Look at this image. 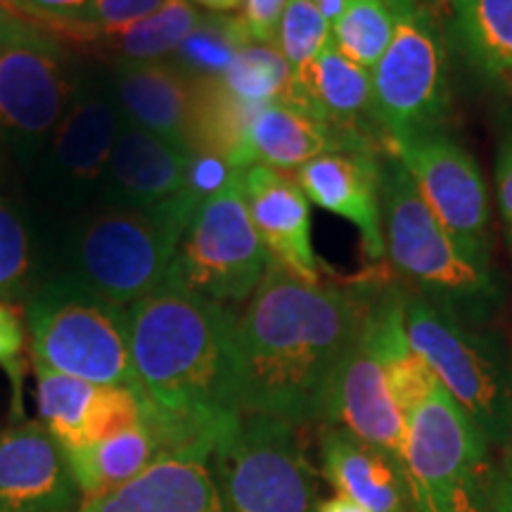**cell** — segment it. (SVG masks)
Segmentation results:
<instances>
[{
    "label": "cell",
    "mask_w": 512,
    "mask_h": 512,
    "mask_svg": "<svg viewBox=\"0 0 512 512\" xmlns=\"http://www.w3.org/2000/svg\"><path fill=\"white\" fill-rule=\"evenodd\" d=\"M145 422L166 453L211 456L242 420L238 316L166 278L128 306Z\"/></svg>",
    "instance_id": "6da1fadb"
},
{
    "label": "cell",
    "mask_w": 512,
    "mask_h": 512,
    "mask_svg": "<svg viewBox=\"0 0 512 512\" xmlns=\"http://www.w3.org/2000/svg\"><path fill=\"white\" fill-rule=\"evenodd\" d=\"M366 309V285L306 283L271 259L238 318L242 413L320 425Z\"/></svg>",
    "instance_id": "7a4b0ae2"
},
{
    "label": "cell",
    "mask_w": 512,
    "mask_h": 512,
    "mask_svg": "<svg viewBox=\"0 0 512 512\" xmlns=\"http://www.w3.org/2000/svg\"><path fill=\"white\" fill-rule=\"evenodd\" d=\"M202 202L185 188L157 207H93L55 223V278L74 280L128 309L169 278Z\"/></svg>",
    "instance_id": "3957f363"
},
{
    "label": "cell",
    "mask_w": 512,
    "mask_h": 512,
    "mask_svg": "<svg viewBox=\"0 0 512 512\" xmlns=\"http://www.w3.org/2000/svg\"><path fill=\"white\" fill-rule=\"evenodd\" d=\"M382 226L389 259L418 294L467 323L486 325L496 316L503 292L494 271L448 238L396 155L382 157Z\"/></svg>",
    "instance_id": "277c9868"
},
{
    "label": "cell",
    "mask_w": 512,
    "mask_h": 512,
    "mask_svg": "<svg viewBox=\"0 0 512 512\" xmlns=\"http://www.w3.org/2000/svg\"><path fill=\"white\" fill-rule=\"evenodd\" d=\"M406 332L441 387L467 413L491 448L512 446V349L486 325L467 323L406 292Z\"/></svg>",
    "instance_id": "5b68a950"
},
{
    "label": "cell",
    "mask_w": 512,
    "mask_h": 512,
    "mask_svg": "<svg viewBox=\"0 0 512 512\" xmlns=\"http://www.w3.org/2000/svg\"><path fill=\"white\" fill-rule=\"evenodd\" d=\"M31 358L79 380L140 394L128 309L69 278H53L24 304Z\"/></svg>",
    "instance_id": "8992f818"
},
{
    "label": "cell",
    "mask_w": 512,
    "mask_h": 512,
    "mask_svg": "<svg viewBox=\"0 0 512 512\" xmlns=\"http://www.w3.org/2000/svg\"><path fill=\"white\" fill-rule=\"evenodd\" d=\"M406 470L413 512H498L489 441L441 382L408 418Z\"/></svg>",
    "instance_id": "52a82bcc"
},
{
    "label": "cell",
    "mask_w": 512,
    "mask_h": 512,
    "mask_svg": "<svg viewBox=\"0 0 512 512\" xmlns=\"http://www.w3.org/2000/svg\"><path fill=\"white\" fill-rule=\"evenodd\" d=\"M119 124L110 67H88L67 114L24 171L36 209L69 219L95 207Z\"/></svg>",
    "instance_id": "ba28073f"
},
{
    "label": "cell",
    "mask_w": 512,
    "mask_h": 512,
    "mask_svg": "<svg viewBox=\"0 0 512 512\" xmlns=\"http://www.w3.org/2000/svg\"><path fill=\"white\" fill-rule=\"evenodd\" d=\"M209 463L228 512L318 510L316 470L290 422L242 413Z\"/></svg>",
    "instance_id": "9c48e42d"
},
{
    "label": "cell",
    "mask_w": 512,
    "mask_h": 512,
    "mask_svg": "<svg viewBox=\"0 0 512 512\" xmlns=\"http://www.w3.org/2000/svg\"><path fill=\"white\" fill-rule=\"evenodd\" d=\"M271 254L249 216L242 169H235L219 192L207 197L185 230L169 278L221 304L252 297Z\"/></svg>",
    "instance_id": "30bf717a"
},
{
    "label": "cell",
    "mask_w": 512,
    "mask_h": 512,
    "mask_svg": "<svg viewBox=\"0 0 512 512\" xmlns=\"http://www.w3.org/2000/svg\"><path fill=\"white\" fill-rule=\"evenodd\" d=\"M86 69L36 27L0 50V138L22 171L67 114Z\"/></svg>",
    "instance_id": "8fae6325"
},
{
    "label": "cell",
    "mask_w": 512,
    "mask_h": 512,
    "mask_svg": "<svg viewBox=\"0 0 512 512\" xmlns=\"http://www.w3.org/2000/svg\"><path fill=\"white\" fill-rule=\"evenodd\" d=\"M396 27L373 69V110L389 145L439 128L448 110V64L432 15L415 0H392Z\"/></svg>",
    "instance_id": "7c38bea8"
},
{
    "label": "cell",
    "mask_w": 512,
    "mask_h": 512,
    "mask_svg": "<svg viewBox=\"0 0 512 512\" xmlns=\"http://www.w3.org/2000/svg\"><path fill=\"white\" fill-rule=\"evenodd\" d=\"M394 155L460 252L491 268L489 190L477 159L441 128L399 140Z\"/></svg>",
    "instance_id": "4fadbf2b"
},
{
    "label": "cell",
    "mask_w": 512,
    "mask_h": 512,
    "mask_svg": "<svg viewBox=\"0 0 512 512\" xmlns=\"http://www.w3.org/2000/svg\"><path fill=\"white\" fill-rule=\"evenodd\" d=\"M280 102L328 128L342 152H375V138L387 140L373 110V72L342 55L332 38L294 72Z\"/></svg>",
    "instance_id": "5bb4252c"
},
{
    "label": "cell",
    "mask_w": 512,
    "mask_h": 512,
    "mask_svg": "<svg viewBox=\"0 0 512 512\" xmlns=\"http://www.w3.org/2000/svg\"><path fill=\"white\" fill-rule=\"evenodd\" d=\"M320 425L347 430L406 465V418L392 399L380 358L363 328V318L332 382Z\"/></svg>",
    "instance_id": "9a60e30c"
},
{
    "label": "cell",
    "mask_w": 512,
    "mask_h": 512,
    "mask_svg": "<svg viewBox=\"0 0 512 512\" xmlns=\"http://www.w3.org/2000/svg\"><path fill=\"white\" fill-rule=\"evenodd\" d=\"M67 453L41 420L0 432V512H79Z\"/></svg>",
    "instance_id": "2e32d148"
},
{
    "label": "cell",
    "mask_w": 512,
    "mask_h": 512,
    "mask_svg": "<svg viewBox=\"0 0 512 512\" xmlns=\"http://www.w3.org/2000/svg\"><path fill=\"white\" fill-rule=\"evenodd\" d=\"M34 368L38 415L64 451L98 444L145 422L143 401L131 389L102 387L38 363Z\"/></svg>",
    "instance_id": "e0dca14e"
},
{
    "label": "cell",
    "mask_w": 512,
    "mask_h": 512,
    "mask_svg": "<svg viewBox=\"0 0 512 512\" xmlns=\"http://www.w3.org/2000/svg\"><path fill=\"white\" fill-rule=\"evenodd\" d=\"M190 162L188 150L145 131L121 114L95 207H157L188 188Z\"/></svg>",
    "instance_id": "ac0fdd59"
},
{
    "label": "cell",
    "mask_w": 512,
    "mask_h": 512,
    "mask_svg": "<svg viewBox=\"0 0 512 512\" xmlns=\"http://www.w3.org/2000/svg\"><path fill=\"white\" fill-rule=\"evenodd\" d=\"M306 200L354 223L370 259L387 254L382 226V157L377 152H330L294 171Z\"/></svg>",
    "instance_id": "d6986e66"
},
{
    "label": "cell",
    "mask_w": 512,
    "mask_h": 512,
    "mask_svg": "<svg viewBox=\"0 0 512 512\" xmlns=\"http://www.w3.org/2000/svg\"><path fill=\"white\" fill-rule=\"evenodd\" d=\"M242 190L256 233L271 259L306 283H320L311 242V202L297 181L271 166L252 164L242 169Z\"/></svg>",
    "instance_id": "ffe728a7"
},
{
    "label": "cell",
    "mask_w": 512,
    "mask_h": 512,
    "mask_svg": "<svg viewBox=\"0 0 512 512\" xmlns=\"http://www.w3.org/2000/svg\"><path fill=\"white\" fill-rule=\"evenodd\" d=\"M110 79L119 110L145 131L188 150L200 79L174 60L112 62Z\"/></svg>",
    "instance_id": "44dd1931"
},
{
    "label": "cell",
    "mask_w": 512,
    "mask_h": 512,
    "mask_svg": "<svg viewBox=\"0 0 512 512\" xmlns=\"http://www.w3.org/2000/svg\"><path fill=\"white\" fill-rule=\"evenodd\" d=\"M79 512H228L207 453L174 451Z\"/></svg>",
    "instance_id": "7402d4cb"
},
{
    "label": "cell",
    "mask_w": 512,
    "mask_h": 512,
    "mask_svg": "<svg viewBox=\"0 0 512 512\" xmlns=\"http://www.w3.org/2000/svg\"><path fill=\"white\" fill-rule=\"evenodd\" d=\"M320 470L328 482L370 512H413L408 470L399 460L339 427L320 425Z\"/></svg>",
    "instance_id": "603a6c76"
},
{
    "label": "cell",
    "mask_w": 512,
    "mask_h": 512,
    "mask_svg": "<svg viewBox=\"0 0 512 512\" xmlns=\"http://www.w3.org/2000/svg\"><path fill=\"white\" fill-rule=\"evenodd\" d=\"M55 221L0 192V302L24 306L55 278Z\"/></svg>",
    "instance_id": "cb8c5ba5"
},
{
    "label": "cell",
    "mask_w": 512,
    "mask_h": 512,
    "mask_svg": "<svg viewBox=\"0 0 512 512\" xmlns=\"http://www.w3.org/2000/svg\"><path fill=\"white\" fill-rule=\"evenodd\" d=\"M330 152H342V147L328 128L285 102H266L249 114L245 152H242L245 169L261 164L275 171H297L311 159Z\"/></svg>",
    "instance_id": "d4e9b609"
},
{
    "label": "cell",
    "mask_w": 512,
    "mask_h": 512,
    "mask_svg": "<svg viewBox=\"0 0 512 512\" xmlns=\"http://www.w3.org/2000/svg\"><path fill=\"white\" fill-rule=\"evenodd\" d=\"M64 453H67L83 503H91L143 475L147 467L164 456L166 448L157 432L143 422L140 427L121 432L117 437Z\"/></svg>",
    "instance_id": "484cf974"
},
{
    "label": "cell",
    "mask_w": 512,
    "mask_h": 512,
    "mask_svg": "<svg viewBox=\"0 0 512 512\" xmlns=\"http://www.w3.org/2000/svg\"><path fill=\"white\" fill-rule=\"evenodd\" d=\"M451 31L472 72L512 88V0H448Z\"/></svg>",
    "instance_id": "4316f807"
},
{
    "label": "cell",
    "mask_w": 512,
    "mask_h": 512,
    "mask_svg": "<svg viewBox=\"0 0 512 512\" xmlns=\"http://www.w3.org/2000/svg\"><path fill=\"white\" fill-rule=\"evenodd\" d=\"M202 17L204 12L190 0H166L152 15L107 38L105 46L114 55V62L166 60L202 22Z\"/></svg>",
    "instance_id": "83f0119b"
},
{
    "label": "cell",
    "mask_w": 512,
    "mask_h": 512,
    "mask_svg": "<svg viewBox=\"0 0 512 512\" xmlns=\"http://www.w3.org/2000/svg\"><path fill=\"white\" fill-rule=\"evenodd\" d=\"M252 38L245 22L230 12H207L169 57L197 79H221Z\"/></svg>",
    "instance_id": "f1b7e54d"
},
{
    "label": "cell",
    "mask_w": 512,
    "mask_h": 512,
    "mask_svg": "<svg viewBox=\"0 0 512 512\" xmlns=\"http://www.w3.org/2000/svg\"><path fill=\"white\" fill-rule=\"evenodd\" d=\"M396 10L392 0H349L332 24V41L351 62L373 72L392 43Z\"/></svg>",
    "instance_id": "f546056e"
},
{
    "label": "cell",
    "mask_w": 512,
    "mask_h": 512,
    "mask_svg": "<svg viewBox=\"0 0 512 512\" xmlns=\"http://www.w3.org/2000/svg\"><path fill=\"white\" fill-rule=\"evenodd\" d=\"M292 76V67L273 43H249L221 81L235 98L256 107L283 100Z\"/></svg>",
    "instance_id": "4dcf8cb0"
},
{
    "label": "cell",
    "mask_w": 512,
    "mask_h": 512,
    "mask_svg": "<svg viewBox=\"0 0 512 512\" xmlns=\"http://www.w3.org/2000/svg\"><path fill=\"white\" fill-rule=\"evenodd\" d=\"M330 38L332 27L316 5L311 0H292L280 17L273 46L280 50L292 72H299L313 62Z\"/></svg>",
    "instance_id": "1f68e13d"
},
{
    "label": "cell",
    "mask_w": 512,
    "mask_h": 512,
    "mask_svg": "<svg viewBox=\"0 0 512 512\" xmlns=\"http://www.w3.org/2000/svg\"><path fill=\"white\" fill-rule=\"evenodd\" d=\"M164 3L166 0H91L88 8L64 29H74L76 34L107 41L131 24L152 15Z\"/></svg>",
    "instance_id": "d6a6232c"
},
{
    "label": "cell",
    "mask_w": 512,
    "mask_h": 512,
    "mask_svg": "<svg viewBox=\"0 0 512 512\" xmlns=\"http://www.w3.org/2000/svg\"><path fill=\"white\" fill-rule=\"evenodd\" d=\"M24 347H27V323L8 302H0V368L8 375L12 392V418L24 420Z\"/></svg>",
    "instance_id": "836d02e7"
},
{
    "label": "cell",
    "mask_w": 512,
    "mask_h": 512,
    "mask_svg": "<svg viewBox=\"0 0 512 512\" xmlns=\"http://www.w3.org/2000/svg\"><path fill=\"white\" fill-rule=\"evenodd\" d=\"M292 0H242V15L252 43H273L280 17Z\"/></svg>",
    "instance_id": "e575fe53"
},
{
    "label": "cell",
    "mask_w": 512,
    "mask_h": 512,
    "mask_svg": "<svg viewBox=\"0 0 512 512\" xmlns=\"http://www.w3.org/2000/svg\"><path fill=\"white\" fill-rule=\"evenodd\" d=\"M233 166L226 159L216 155H192L190 174H188V188L192 192L207 200V197L219 192L223 185L233 176Z\"/></svg>",
    "instance_id": "d590c367"
},
{
    "label": "cell",
    "mask_w": 512,
    "mask_h": 512,
    "mask_svg": "<svg viewBox=\"0 0 512 512\" xmlns=\"http://www.w3.org/2000/svg\"><path fill=\"white\" fill-rule=\"evenodd\" d=\"M12 3L19 12H27L57 27H69L91 0H12Z\"/></svg>",
    "instance_id": "8d00e7d4"
},
{
    "label": "cell",
    "mask_w": 512,
    "mask_h": 512,
    "mask_svg": "<svg viewBox=\"0 0 512 512\" xmlns=\"http://www.w3.org/2000/svg\"><path fill=\"white\" fill-rule=\"evenodd\" d=\"M496 190H498V209L503 216L505 238L512 252V131L503 140L496 159Z\"/></svg>",
    "instance_id": "74e56055"
},
{
    "label": "cell",
    "mask_w": 512,
    "mask_h": 512,
    "mask_svg": "<svg viewBox=\"0 0 512 512\" xmlns=\"http://www.w3.org/2000/svg\"><path fill=\"white\" fill-rule=\"evenodd\" d=\"M31 27H36V24H31L29 19L15 8L12 0H0V50L15 41V38L27 34Z\"/></svg>",
    "instance_id": "f35d334b"
},
{
    "label": "cell",
    "mask_w": 512,
    "mask_h": 512,
    "mask_svg": "<svg viewBox=\"0 0 512 512\" xmlns=\"http://www.w3.org/2000/svg\"><path fill=\"white\" fill-rule=\"evenodd\" d=\"M496 510L512 512V446L496 463Z\"/></svg>",
    "instance_id": "ab89813d"
},
{
    "label": "cell",
    "mask_w": 512,
    "mask_h": 512,
    "mask_svg": "<svg viewBox=\"0 0 512 512\" xmlns=\"http://www.w3.org/2000/svg\"><path fill=\"white\" fill-rule=\"evenodd\" d=\"M316 512H370V510L354 503L347 496H335V498H325V501H320Z\"/></svg>",
    "instance_id": "60d3db41"
},
{
    "label": "cell",
    "mask_w": 512,
    "mask_h": 512,
    "mask_svg": "<svg viewBox=\"0 0 512 512\" xmlns=\"http://www.w3.org/2000/svg\"><path fill=\"white\" fill-rule=\"evenodd\" d=\"M311 3L316 5L320 15L328 19V24L332 27V24L342 17V12H344V8H347L349 0H311Z\"/></svg>",
    "instance_id": "b9f144b4"
},
{
    "label": "cell",
    "mask_w": 512,
    "mask_h": 512,
    "mask_svg": "<svg viewBox=\"0 0 512 512\" xmlns=\"http://www.w3.org/2000/svg\"><path fill=\"white\" fill-rule=\"evenodd\" d=\"M197 8H207L211 12H233L242 5V0H190Z\"/></svg>",
    "instance_id": "7bdbcfd3"
},
{
    "label": "cell",
    "mask_w": 512,
    "mask_h": 512,
    "mask_svg": "<svg viewBox=\"0 0 512 512\" xmlns=\"http://www.w3.org/2000/svg\"><path fill=\"white\" fill-rule=\"evenodd\" d=\"M12 162L10 159V152L8 147H5L3 138H0V185H3V178H5V171H8V164Z\"/></svg>",
    "instance_id": "ee69618b"
}]
</instances>
